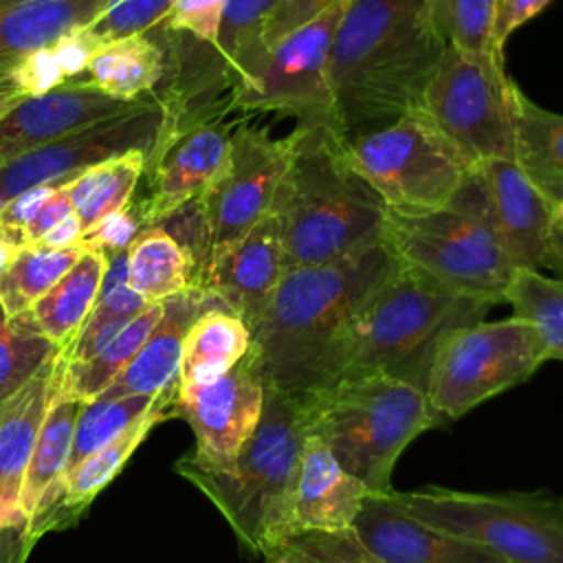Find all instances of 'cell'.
I'll list each match as a JSON object with an SVG mask.
<instances>
[{"instance_id":"52","label":"cell","mask_w":563,"mask_h":563,"mask_svg":"<svg viewBox=\"0 0 563 563\" xmlns=\"http://www.w3.org/2000/svg\"><path fill=\"white\" fill-rule=\"evenodd\" d=\"M548 268L556 271L559 279H563V227H552L550 249H548Z\"/></svg>"},{"instance_id":"33","label":"cell","mask_w":563,"mask_h":563,"mask_svg":"<svg viewBox=\"0 0 563 563\" xmlns=\"http://www.w3.org/2000/svg\"><path fill=\"white\" fill-rule=\"evenodd\" d=\"M163 301L145 306L136 317H132L99 352L88 361L66 363L62 374V389L86 402L99 396L110 383L130 365L134 354L141 350L152 328L161 319ZM64 358V356H62Z\"/></svg>"},{"instance_id":"35","label":"cell","mask_w":563,"mask_h":563,"mask_svg":"<svg viewBox=\"0 0 563 563\" xmlns=\"http://www.w3.org/2000/svg\"><path fill=\"white\" fill-rule=\"evenodd\" d=\"M62 352L33 323L29 310L9 317L0 306V405L18 394Z\"/></svg>"},{"instance_id":"30","label":"cell","mask_w":563,"mask_h":563,"mask_svg":"<svg viewBox=\"0 0 563 563\" xmlns=\"http://www.w3.org/2000/svg\"><path fill=\"white\" fill-rule=\"evenodd\" d=\"M106 271V253L86 251L81 260L29 310L37 330L62 350L75 339L90 314L101 277Z\"/></svg>"},{"instance_id":"15","label":"cell","mask_w":563,"mask_h":563,"mask_svg":"<svg viewBox=\"0 0 563 563\" xmlns=\"http://www.w3.org/2000/svg\"><path fill=\"white\" fill-rule=\"evenodd\" d=\"M264 394L260 363L249 350L220 378L178 391L167 418H183L191 427L196 449L189 455L198 464L227 471L260 422Z\"/></svg>"},{"instance_id":"20","label":"cell","mask_w":563,"mask_h":563,"mask_svg":"<svg viewBox=\"0 0 563 563\" xmlns=\"http://www.w3.org/2000/svg\"><path fill=\"white\" fill-rule=\"evenodd\" d=\"M350 534L367 563H506L479 545L413 519L396 501L394 490L367 495Z\"/></svg>"},{"instance_id":"28","label":"cell","mask_w":563,"mask_h":563,"mask_svg":"<svg viewBox=\"0 0 563 563\" xmlns=\"http://www.w3.org/2000/svg\"><path fill=\"white\" fill-rule=\"evenodd\" d=\"M251 350L249 325L222 306H211L196 317L178 369V391L207 385L227 374Z\"/></svg>"},{"instance_id":"26","label":"cell","mask_w":563,"mask_h":563,"mask_svg":"<svg viewBox=\"0 0 563 563\" xmlns=\"http://www.w3.org/2000/svg\"><path fill=\"white\" fill-rule=\"evenodd\" d=\"M86 73L88 79H79L114 99H145L141 95H152L167 73V48L161 26L156 24L145 33L106 42Z\"/></svg>"},{"instance_id":"34","label":"cell","mask_w":563,"mask_h":563,"mask_svg":"<svg viewBox=\"0 0 563 563\" xmlns=\"http://www.w3.org/2000/svg\"><path fill=\"white\" fill-rule=\"evenodd\" d=\"M84 246L70 244L51 249L40 242L26 244L0 277V306L9 317L22 314L35 306L84 255Z\"/></svg>"},{"instance_id":"13","label":"cell","mask_w":563,"mask_h":563,"mask_svg":"<svg viewBox=\"0 0 563 563\" xmlns=\"http://www.w3.org/2000/svg\"><path fill=\"white\" fill-rule=\"evenodd\" d=\"M290 156L292 134L275 139L264 128L235 125L224 169L194 202L205 235L202 260L271 213Z\"/></svg>"},{"instance_id":"17","label":"cell","mask_w":563,"mask_h":563,"mask_svg":"<svg viewBox=\"0 0 563 563\" xmlns=\"http://www.w3.org/2000/svg\"><path fill=\"white\" fill-rule=\"evenodd\" d=\"M233 130L235 125L222 119L202 121L145 163L147 185L141 200L147 229L161 227L176 211L200 200L229 161Z\"/></svg>"},{"instance_id":"36","label":"cell","mask_w":563,"mask_h":563,"mask_svg":"<svg viewBox=\"0 0 563 563\" xmlns=\"http://www.w3.org/2000/svg\"><path fill=\"white\" fill-rule=\"evenodd\" d=\"M506 301L515 317L532 323L548 361H563V279L521 268L506 292Z\"/></svg>"},{"instance_id":"10","label":"cell","mask_w":563,"mask_h":563,"mask_svg":"<svg viewBox=\"0 0 563 563\" xmlns=\"http://www.w3.org/2000/svg\"><path fill=\"white\" fill-rule=\"evenodd\" d=\"M545 361L537 330L521 317L451 328L431 356L424 387L429 407L438 424L453 422L484 400L526 383Z\"/></svg>"},{"instance_id":"37","label":"cell","mask_w":563,"mask_h":563,"mask_svg":"<svg viewBox=\"0 0 563 563\" xmlns=\"http://www.w3.org/2000/svg\"><path fill=\"white\" fill-rule=\"evenodd\" d=\"M156 396H119V398H106L95 396L92 400H86L79 409L75 435H73V449L68 457L66 473L73 471L79 462L117 440L130 424H134L141 416L150 411ZM64 473V475H66Z\"/></svg>"},{"instance_id":"19","label":"cell","mask_w":563,"mask_h":563,"mask_svg":"<svg viewBox=\"0 0 563 563\" xmlns=\"http://www.w3.org/2000/svg\"><path fill=\"white\" fill-rule=\"evenodd\" d=\"M150 99L152 95L136 101H121L79 77L68 79L42 97L20 99L0 119V165L66 134L132 112Z\"/></svg>"},{"instance_id":"4","label":"cell","mask_w":563,"mask_h":563,"mask_svg":"<svg viewBox=\"0 0 563 563\" xmlns=\"http://www.w3.org/2000/svg\"><path fill=\"white\" fill-rule=\"evenodd\" d=\"M312 416V394L266 387L260 422L231 468H207L191 455L174 464V471L218 508L251 554L264 556L284 541L290 493Z\"/></svg>"},{"instance_id":"18","label":"cell","mask_w":563,"mask_h":563,"mask_svg":"<svg viewBox=\"0 0 563 563\" xmlns=\"http://www.w3.org/2000/svg\"><path fill=\"white\" fill-rule=\"evenodd\" d=\"M178 394V383L161 391L145 416H141L134 424H130L117 440L79 462L73 471H68L55 486H51L44 497L37 501L33 515L26 521L24 541L29 548L35 541L51 532L73 526L92 499L117 477L136 446L147 438V433L163 420H167V411L174 405Z\"/></svg>"},{"instance_id":"44","label":"cell","mask_w":563,"mask_h":563,"mask_svg":"<svg viewBox=\"0 0 563 563\" xmlns=\"http://www.w3.org/2000/svg\"><path fill=\"white\" fill-rule=\"evenodd\" d=\"M101 46H103V42L88 29V24L64 33L53 44V53H55V59H57L66 81H68V77L70 79L81 77L88 70L92 57L97 55V51Z\"/></svg>"},{"instance_id":"49","label":"cell","mask_w":563,"mask_h":563,"mask_svg":"<svg viewBox=\"0 0 563 563\" xmlns=\"http://www.w3.org/2000/svg\"><path fill=\"white\" fill-rule=\"evenodd\" d=\"M79 235H81V222H79L77 213L73 211L70 216H66L64 220H59V222L40 240V244L51 246V249H64V246L77 244Z\"/></svg>"},{"instance_id":"45","label":"cell","mask_w":563,"mask_h":563,"mask_svg":"<svg viewBox=\"0 0 563 563\" xmlns=\"http://www.w3.org/2000/svg\"><path fill=\"white\" fill-rule=\"evenodd\" d=\"M336 2H345V0H282L266 29V46L284 37L292 29L306 24L308 20L317 18L319 13H323Z\"/></svg>"},{"instance_id":"55","label":"cell","mask_w":563,"mask_h":563,"mask_svg":"<svg viewBox=\"0 0 563 563\" xmlns=\"http://www.w3.org/2000/svg\"><path fill=\"white\" fill-rule=\"evenodd\" d=\"M31 2H40V0H0V11L22 7V4H31Z\"/></svg>"},{"instance_id":"43","label":"cell","mask_w":563,"mask_h":563,"mask_svg":"<svg viewBox=\"0 0 563 563\" xmlns=\"http://www.w3.org/2000/svg\"><path fill=\"white\" fill-rule=\"evenodd\" d=\"M66 84V77L55 59L53 46H44L24 55L7 75V92L20 99H33Z\"/></svg>"},{"instance_id":"27","label":"cell","mask_w":563,"mask_h":563,"mask_svg":"<svg viewBox=\"0 0 563 563\" xmlns=\"http://www.w3.org/2000/svg\"><path fill=\"white\" fill-rule=\"evenodd\" d=\"M515 163L550 205L563 198V114L532 103L512 86Z\"/></svg>"},{"instance_id":"24","label":"cell","mask_w":563,"mask_h":563,"mask_svg":"<svg viewBox=\"0 0 563 563\" xmlns=\"http://www.w3.org/2000/svg\"><path fill=\"white\" fill-rule=\"evenodd\" d=\"M220 306L200 288H189L163 301V312L150 336L134 354L130 365L99 396H158L178 383L185 336L200 312ZM224 308V306H222Z\"/></svg>"},{"instance_id":"8","label":"cell","mask_w":563,"mask_h":563,"mask_svg":"<svg viewBox=\"0 0 563 563\" xmlns=\"http://www.w3.org/2000/svg\"><path fill=\"white\" fill-rule=\"evenodd\" d=\"M407 515L506 563H563V497L548 490H394Z\"/></svg>"},{"instance_id":"31","label":"cell","mask_w":563,"mask_h":563,"mask_svg":"<svg viewBox=\"0 0 563 563\" xmlns=\"http://www.w3.org/2000/svg\"><path fill=\"white\" fill-rule=\"evenodd\" d=\"M81 400L70 396L62 389V383L51 400V407L44 416L42 429L37 433V442L24 475L22 495H20V510L24 519L33 515L37 501L44 497V493L55 486L68 466L70 449H73V435L77 416L81 409Z\"/></svg>"},{"instance_id":"2","label":"cell","mask_w":563,"mask_h":563,"mask_svg":"<svg viewBox=\"0 0 563 563\" xmlns=\"http://www.w3.org/2000/svg\"><path fill=\"white\" fill-rule=\"evenodd\" d=\"M446 51L433 0H350L330 51V90L345 139L418 110Z\"/></svg>"},{"instance_id":"32","label":"cell","mask_w":563,"mask_h":563,"mask_svg":"<svg viewBox=\"0 0 563 563\" xmlns=\"http://www.w3.org/2000/svg\"><path fill=\"white\" fill-rule=\"evenodd\" d=\"M147 152L134 150L101 161L75 178L66 180L73 211L81 222V233L95 229L106 216L125 207L136 194L139 178L145 172Z\"/></svg>"},{"instance_id":"7","label":"cell","mask_w":563,"mask_h":563,"mask_svg":"<svg viewBox=\"0 0 563 563\" xmlns=\"http://www.w3.org/2000/svg\"><path fill=\"white\" fill-rule=\"evenodd\" d=\"M486 310V303L460 297L400 264L356 319L336 383L385 372L427 387L431 356L442 334L482 321Z\"/></svg>"},{"instance_id":"53","label":"cell","mask_w":563,"mask_h":563,"mask_svg":"<svg viewBox=\"0 0 563 563\" xmlns=\"http://www.w3.org/2000/svg\"><path fill=\"white\" fill-rule=\"evenodd\" d=\"M20 101V97L18 95H11V92H2L0 95V119L15 106Z\"/></svg>"},{"instance_id":"40","label":"cell","mask_w":563,"mask_h":563,"mask_svg":"<svg viewBox=\"0 0 563 563\" xmlns=\"http://www.w3.org/2000/svg\"><path fill=\"white\" fill-rule=\"evenodd\" d=\"M172 0H110L88 29L106 44L156 26L169 11Z\"/></svg>"},{"instance_id":"11","label":"cell","mask_w":563,"mask_h":563,"mask_svg":"<svg viewBox=\"0 0 563 563\" xmlns=\"http://www.w3.org/2000/svg\"><path fill=\"white\" fill-rule=\"evenodd\" d=\"M512 81L504 51L462 53L446 46L420 110L473 163L515 158Z\"/></svg>"},{"instance_id":"50","label":"cell","mask_w":563,"mask_h":563,"mask_svg":"<svg viewBox=\"0 0 563 563\" xmlns=\"http://www.w3.org/2000/svg\"><path fill=\"white\" fill-rule=\"evenodd\" d=\"M26 528H0V563H22L31 548L24 541Z\"/></svg>"},{"instance_id":"1","label":"cell","mask_w":563,"mask_h":563,"mask_svg":"<svg viewBox=\"0 0 563 563\" xmlns=\"http://www.w3.org/2000/svg\"><path fill=\"white\" fill-rule=\"evenodd\" d=\"M398 266L380 242L341 262L288 271L251 330L264 385L286 394L332 387L356 319Z\"/></svg>"},{"instance_id":"22","label":"cell","mask_w":563,"mask_h":563,"mask_svg":"<svg viewBox=\"0 0 563 563\" xmlns=\"http://www.w3.org/2000/svg\"><path fill=\"white\" fill-rule=\"evenodd\" d=\"M367 495L365 486L352 477L336 462L325 442L310 431L290 493L284 541L297 534H334L350 530Z\"/></svg>"},{"instance_id":"47","label":"cell","mask_w":563,"mask_h":563,"mask_svg":"<svg viewBox=\"0 0 563 563\" xmlns=\"http://www.w3.org/2000/svg\"><path fill=\"white\" fill-rule=\"evenodd\" d=\"M59 185H42L29 191L18 194L7 205L0 207V222L7 227H15L26 231V227L35 220L40 209L48 202V198L55 194Z\"/></svg>"},{"instance_id":"16","label":"cell","mask_w":563,"mask_h":563,"mask_svg":"<svg viewBox=\"0 0 563 563\" xmlns=\"http://www.w3.org/2000/svg\"><path fill=\"white\" fill-rule=\"evenodd\" d=\"M286 273L279 224L268 213L238 240L211 251L200 262L194 286L253 330Z\"/></svg>"},{"instance_id":"6","label":"cell","mask_w":563,"mask_h":563,"mask_svg":"<svg viewBox=\"0 0 563 563\" xmlns=\"http://www.w3.org/2000/svg\"><path fill=\"white\" fill-rule=\"evenodd\" d=\"M383 242L402 266L486 306L506 301L519 271L490 222L475 174L442 209H387Z\"/></svg>"},{"instance_id":"41","label":"cell","mask_w":563,"mask_h":563,"mask_svg":"<svg viewBox=\"0 0 563 563\" xmlns=\"http://www.w3.org/2000/svg\"><path fill=\"white\" fill-rule=\"evenodd\" d=\"M147 229L145 209L141 196H132V200L117 209L114 213L106 216L95 229L79 235V244L84 251H99V253H117L130 249V244Z\"/></svg>"},{"instance_id":"42","label":"cell","mask_w":563,"mask_h":563,"mask_svg":"<svg viewBox=\"0 0 563 563\" xmlns=\"http://www.w3.org/2000/svg\"><path fill=\"white\" fill-rule=\"evenodd\" d=\"M227 0H172L167 15L158 22L172 33H185L211 46L218 37Z\"/></svg>"},{"instance_id":"12","label":"cell","mask_w":563,"mask_h":563,"mask_svg":"<svg viewBox=\"0 0 563 563\" xmlns=\"http://www.w3.org/2000/svg\"><path fill=\"white\" fill-rule=\"evenodd\" d=\"M347 2L332 4L271 42L251 75L231 95L229 112H277L292 117L297 128L339 132L330 90V51Z\"/></svg>"},{"instance_id":"38","label":"cell","mask_w":563,"mask_h":563,"mask_svg":"<svg viewBox=\"0 0 563 563\" xmlns=\"http://www.w3.org/2000/svg\"><path fill=\"white\" fill-rule=\"evenodd\" d=\"M497 0H433V13L446 46L462 53H486Z\"/></svg>"},{"instance_id":"23","label":"cell","mask_w":563,"mask_h":563,"mask_svg":"<svg viewBox=\"0 0 563 563\" xmlns=\"http://www.w3.org/2000/svg\"><path fill=\"white\" fill-rule=\"evenodd\" d=\"M62 352L0 405V528H26L20 510L24 475L51 400L62 383Z\"/></svg>"},{"instance_id":"51","label":"cell","mask_w":563,"mask_h":563,"mask_svg":"<svg viewBox=\"0 0 563 563\" xmlns=\"http://www.w3.org/2000/svg\"><path fill=\"white\" fill-rule=\"evenodd\" d=\"M29 244L26 233L15 227H7L0 222V277L9 271L15 255Z\"/></svg>"},{"instance_id":"46","label":"cell","mask_w":563,"mask_h":563,"mask_svg":"<svg viewBox=\"0 0 563 563\" xmlns=\"http://www.w3.org/2000/svg\"><path fill=\"white\" fill-rule=\"evenodd\" d=\"M550 0H497L495 18H493V35L490 44L504 51L506 40L517 31L523 22L534 18Z\"/></svg>"},{"instance_id":"29","label":"cell","mask_w":563,"mask_h":563,"mask_svg":"<svg viewBox=\"0 0 563 563\" xmlns=\"http://www.w3.org/2000/svg\"><path fill=\"white\" fill-rule=\"evenodd\" d=\"M128 282L147 303H161L194 288L196 260L165 227H150L128 249Z\"/></svg>"},{"instance_id":"14","label":"cell","mask_w":563,"mask_h":563,"mask_svg":"<svg viewBox=\"0 0 563 563\" xmlns=\"http://www.w3.org/2000/svg\"><path fill=\"white\" fill-rule=\"evenodd\" d=\"M163 123L165 106L152 92V99L132 112L88 125L7 161L0 165V207L22 191L62 185L101 161L134 150L147 152L150 158Z\"/></svg>"},{"instance_id":"5","label":"cell","mask_w":563,"mask_h":563,"mask_svg":"<svg viewBox=\"0 0 563 563\" xmlns=\"http://www.w3.org/2000/svg\"><path fill=\"white\" fill-rule=\"evenodd\" d=\"M312 396V433L369 495L391 493L402 451L438 427L424 387L385 372L341 378Z\"/></svg>"},{"instance_id":"39","label":"cell","mask_w":563,"mask_h":563,"mask_svg":"<svg viewBox=\"0 0 563 563\" xmlns=\"http://www.w3.org/2000/svg\"><path fill=\"white\" fill-rule=\"evenodd\" d=\"M264 563H367V559L350 530H345L290 537L264 554Z\"/></svg>"},{"instance_id":"54","label":"cell","mask_w":563,"mask_h":563,"mask_svg":"<svg viewBox=\"0 0 563 563\" xmlns=\"http://www.w3.org/2000/svg\"><path fill=\"white\" fill-rule=\"evenodd\" d=\"M552 222L554 227H563V198L552 205Z\"/></svg>"},{"instance_id":"21","label":"cell","mask_w":563,"mask_h":563,"mask_svg":"<svg viewBox=\"0 0 563 563\" xmlns=\"http://www.w3.org/2000/svg\"><path fill=\"white\" fill-rule=\"evenodd\" d=\"M490 222L515 266L548 268L552 205L510 158H490L473 169Z\"/></svg>"},{"instance_id":"3","label":"cell","mask_w":563,"mask_h":563,"mask_svg":"<svg viewBox=\"0 0 563 563\" xmlns=\"http://www.w3.org/2000/svg\"><path fill=\"white\" fill-rule=\"evenodd\" d=\"M292 156L277 189L275 216L286 266H321L354 257L385 238L387 207L345 154L332 128H297Z\"/></svg>"},{"instance_id":"25","label":"cell","mask_w":563,"mask_h":563,"mask_svg":"<svg viewBox=\"0 0 563 563\" xmlns=\"http://www.w3.org/2000/svg\"><path fill=\"white\" fill-rule=\"evenodd\" d=\"M110 0H40L0 11V95L9 70L31 51L53 46L64 33L90 24Z\"/></svg>"},{"instance_id":"9","label":"cell","mask_w":563,"mask_h":563,"mask_svg":"<svg viewBox=\"0 0 563 563\" xmlns=\"http://www.w3.org/2000/svg\"><path fill=\"white\" fill-rule=\"evenodd\" d=\"M345 154L391 211L446 207L475 165L418 108L345 141Z\"/></svg>"},{"instance_id":"48","label":"cell","mask_w":563,"mask_h":563,"mask_svg":"<svg viewBox=\"0 0 563 563\" xmlns=\"http://www.w3.org/2000/svg\"><path fill=\"white\" fill-rule=\"evenodd\" d=\"M73 213V205H70V198H68V189H66V183H62L55 194L48 198V202L40 209V213L35 216V220L26 227V240L29 244H35L40 242L59 220H64L66 216Z\"/></svg>"}]
</instances>
